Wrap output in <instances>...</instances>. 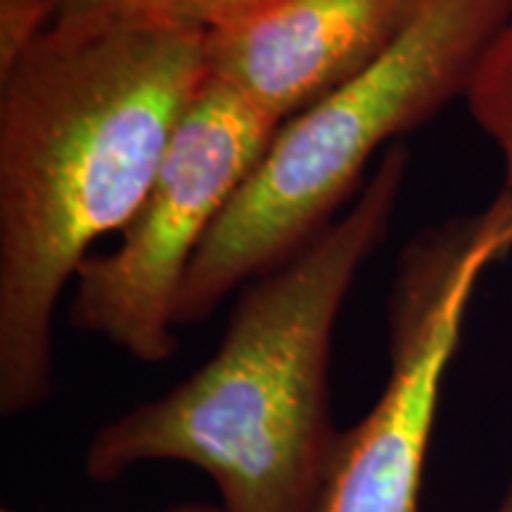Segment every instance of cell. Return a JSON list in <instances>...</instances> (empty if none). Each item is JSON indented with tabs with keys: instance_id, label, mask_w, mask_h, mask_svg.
<instances>
[{
	"instance_id": "6da1fadb",
	"label": "cell",
	"mask_w": 512,
	"mask_h": 512,
	"mask_svg": "<svg viewBox=\"0 0 512 512\" xmlns=\"http://www.w3.org/2000/svg\"><path fill=\"white\" fill-rule=\"evenodd\" d=\"M207 81L200 24L57 19L0 76V413L53 392V320L119 233Z\"/></svg>"
},
{
	"instance_id": "7a4b0ae2",
	"label": "cell",
	"mask_w": 512,
	"mask_h": 512,
	"mask_svg": "<svg viewBox=\"0 0 512 512\" xmlns=\"http://www.w3.org/2000/svg\"><path fill=\"white\" fill-rule=\"evenodd\" d=\"M406 171V147L384 152L342 216L242 287L207 363L95 434L86 475L112 482L140 463L174 460L207 472L226 512H316L339 441L332 335L392 226Z\"/></svg>"
},
{
	"instance_id": "3957f363",
	"label": "cell",
	"mask_w": 512,
	"mask_h": 512,
	"mask_svg": "<svg viewBox=\"0 0 512 512\" xmlns=\"http://www.w3.org/2000/svg\"><path fill=\"white\" fill-rule=\"evenodd\" d=\"M510 3L420 0L368 69L283 121L192 261L176 325L202 323L230 292L309 245L337 219L380 147L465 98Z\"/></svg>"
},
{
	"instance_id": "277c9868",
	"label": "cell",
	"mask_w": 512,
	"mask_h": 512,
	"mask_svg": "<svg viewBox=\"0 0 512 512\" xmlns=\"http://www.w3.org/2000/svg\"><path fill=\"white\" fill-rule=\"evenodd\" d=\"M278 126L226 86L204 81L121 240L76 273V328L143 363L174 354L178 297L192 261Z\"/></svg>"
},
{
	"instance_id": "5b68a950",
	"label": "cell",
	"mask_w": 512,
	"mask_h": 512,
	"mask_svg": "<svg viewBox=\"0 0 512 512\" xmlns=\"http://www.w3.org/2000/svg\"><path fill=\"white\" fill-rule=\"evenodd\" d=\"M512 252V195L415 242L389 311V380L339 434L316 512H418L439 396L479 280Z\"/></svg>"
},
{
	"instance_id": "8992f818",
	"label": "cell",
	"mask_w": 512,
	"mask_h": 512,
	"mask_svg": "<svg viewBox=\"0 0 512 512\" xmlns=\"http://www.w3.org/2000/svg\"><path fill=\"white\" fill-rule=\"evenodd\" d=\"M420 0H238L202 27L207 79L283 124L368 69Z\"/></svg>"
},
{
	"instance_id": "52a82bcc",
	"label": "cell",
	"mask_w": 512,
	"mask_h": 512,
	"mask_svg": "<svg viewBox=\"0 0 512 512\" xmlns=\"http://www.w3.org/2000/svg\"><path fill=\"white\" fill-rule=\"evenodd\" d=\"M472 119L503 164V192L512 195V3L503 27L484 50L465 93Z\"/></svg>"
},
{
	"instance_id": "ba28073f",
	"label": "cell",
	"mask_w": 512,
	"mask_h": 512,
	"mask_svg": "<svg viewBox=\"0 0 512 512\" xmlns=\"http://www.w3.org/2000/svg\"><path fill=\"white\" fill-rule=\"evenodd\" d=\"M238 0H55L57 19L67 17H155L204 24Z\"/></svg>"
},
{
	"instance_id": "9c48e42d",
	"label": "cell",
	"mask_w": 512,
	"mask_h": 512,
	"mask_svg": "<svg viewBox=\"0 0 512 512\" xmlns=\"http://www.w3.org/2000/svg\"><path fill=\"white\" fill-rule=\"evenodd\" d=\"M55 0H0V76L53 29Z\"/></svg>"
},
{
	"instance_id": "30bf717a",
	"label": "cell",
	"mask_w": 512,
	"mask_h": 512,
	"mask_svg": "<svg viewBox=\"0 0 512 512\" xmlns=\"http://www.w3.org/2000/svg\"><path fill=\"white\" fill-rule=\"evenodd\" d=\"M169 512H226L223 508H211V505H178V508L169 510Z\"/></svg>"
},
{
	"instance_id": "8fae6325",
	"label": "cell",
	"mask_w": 512,
	"mask_h": 512,
	"mask_svg": "<svg viewBox=\"0 0 512 512\" xmlns=\"http://www.w3.org/2000/svg\"><path fill=\"white\" fill-rule=\"evenodd\" d=\"M496 512H512V484L508 486V491H505L503 501H501V505H498V508H496Z\"/></svg>"
},
{
	"instance_id": "7c38bea8",
	"label": "cell",
	"mask_w": 512,
	"mask_h": 512,
	"mask_svg": "<svg viewBox=\"0 0 512 512\" xmlns=\"http://www.w3.org/2000/svg\"><path fill=\"white\" fill-rule=\"evenodd\" d=\"M3 512H12V510H3Z\"/></svg>"
}]
</instances>
